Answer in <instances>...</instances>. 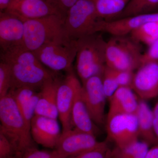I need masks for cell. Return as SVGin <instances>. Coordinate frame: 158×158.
I'll return each mask as SVG.
<instances>
[{
	"instance_id": "cell-1",
	"label": "cell",
	"mask_w": 158,
	"mask_h": 158,
	"mask_svg": "<svg viewBox=\"0 0 158 158\" xmlns=\"http://www.w3.org/2000/svg\"><path fill=\"white\" fill-rule=\"evenodd\" d=\"M1 60L8 63L11 68L10 90L23 87L36 90L54 76L44 68L34 52L23 48L1 52Z\"/></svg>"
},
{
	"instance_id": "cell-2",
	"label": "cell",
	"mask_w": 158,
	"mask_h": 158,
	"mask_svg": "<svg viewBox=\"0 0 158 158\" xmlns=\"http://www.w3.org/2000/svg\"><path fill=\"white\" fill-rule=\"evenodd\" d=\"M0 133L11 143L15 156L22 158L35 147L31 127L27 124L12 95L9 93L0 98Z\"/></svg>"
},
{
	"instance_id": "cell-3",
	"label": "cell",
	"mask_w": 158,
	"mask_h": 158,
	"mask_svg": "<svg viewBox=\"0 0 158 158\" xmlns=\"http://www.w3.org/2000/svg\"><path fill=\"white\" fill-rule=\"evenodd\" d=\"M77 40L76 69L82 83L92 77H102L106 65L107 41L101 34L97 33Z\"/></svg>"
},
{
	"instance_id": "cell-4",
	"label": "cell",
	"mask_w": 158,
	"mask_h": 158,
	"mask_svg": "<svg viewBox=\"0 0 158 158\" xmlns=\"http://www.w3.org/2000/svg\"><path fill=\"white\" fill-rule=\"evenodd\" d=\"M141 44L130 35L113 36L106 42V65L117 70L134 71L142 65Z\"/></svg>"
},
{
	"instance_id": "cell-5",
	"label": "cell",
	"mask_w": 158,
	"mask_h": 158,
	"mask_svg": "<svg viewBox=\"0 0 158 158\" xmlns=\"http://www.w3.org/2000/svg\"><path fill=\"white\" fill-rule=\"evenodd\" d=\"M101 19L93 0H78L69 9L64 23L65 37L71 40L99 32Z\"/></svg>"
},
{
	"instance_id": "cell-6",
	"label": "cell",
	"mask_w": 158,
	"mask_h": 158,
	"mask_svg": "<svg viewBox=\"0 0 158 158\" xmlns=\"http://www.w3.org/2000/svg\"><path fill=\"white\" fill-rule=\"evenodd\" d=\"M65 16L53 15L24 21V48L34 52L47 44L66 37L63 30Z\"/></svg>"
},
{
	"instance_id": "cell-7",
	"label": "cell",
	"mask_w": 158,
	"mask_h": 158,
	"mask_svg": "<svg viewBox=\"0 0 158 158\" xmlns=\"http://www.w3.org/2000/svg\"><path fill=\"white\" fill-rule=\"evenodd\" d=\"M77 51V40L64 37L47 44L34 52L43 65L52 70L68 71L72 69Z\"/></svg>"
},
{
	"instance_id": "cell-8",
	"label": "cell",
	"mask_w": 158,
	"mask_h": 158,
	"mask_svg": "<svg viewBox=\"0 0 158 158\" xmlns=\"http://www.w3.org/2000/svg\"><path fill=\"white\" fill-rule=\"evenodd\" d=\"M106 122L108 138L118 149L138 141L139 134L136 114H116L107 117Z\"/></svg>"
},
{
	"instance_id": "cell-9",
	"label": "cell",
	"mask_w": 158,
	"mask_h": 158,
	"mask_svg": "<svg viewBox=\"0 0 158 158\" xmlns=\"http://www.w3.org/2000/svg\"><path fill=\"white\" fill-rule=\"evenodd\" d=\"M82 87L72 69L68 71L65 78L59 85L57 105L59 117L62 123V133L73 128L72 111L77 94Z\"/></svg>"
},
{
	"instance_id": "cell-10",
	"label": "cell",
	"mask_w": 158,
	"mask_h": 158,
	"mask_svg": "<svg viewBox=\"0 0 158 158\" xmlns=\"http://www.w3.org/2000/svg\"><path fill=\"white\" fill-rule=\"evenodd\" d=\"M82 95L89 114L94 123L102 125L106 122V101L102 77H91L83 83Z\"/></svg>"
},
{
	"instance_id": "cell-11",
	"label": "cell",
	"mask_w": 158,
	"mask_h": 158,
	"mask_svg": "<svg viewBox=\"0 0 158 158\" xmlns=\"http://www.w3.org/2000/svg\"><path fill=\"white\" fill-rule=\"evenodd\" d=\"M5 11L17 16L23 21L53 15L65 16L48 0H11Z\"/></svg>"
},
{
	"instance_id": "cell-12",
	"label": "cell",
	"mask_w": 158,
	"mask_h": 158,
	"mask_svg": "<svg viewBox=\"0 0 158 158\" xmlns=\"http://www.w3.org/2000/svg\"><path fill=\"white\" fill-rule=\"evenodd\" d=\"M103 142L95 135L75 128L62 133L56 149L66 158L74 156L100 146Z\"/></svg>"
},
{
	"instance_id": "cell-13",
	"label": "cell",
	"mask_w": 158,
	"mask_h": 158,
	"mask_svg": "<svg viewBox=\"0 0 158 158\" xmlns=\"http://www.w3.org/2000/svg\"><path fill=\"white\" fill-rule=\"evenodd\" d=\"M132 89L139 99L146 101L158 96V62L143 63L134 74Z\"/></svg>"
},
{
	"instance_id": "cell-14",
	"label": "cell",
	"mask_w": 158,
	"mask_h": 158,
	"mask_svg": "<svg viewBox=\"0 0 158 158\" xmlns=\"http://www.w3.org/2000/svg\"><path fill=\"white\" fill-rule=\"evenodd\" d=\"M24 23L19 18L7 12L0 14L1 52L24 48Z\"/></svg>"
},
{
	"instance_id": "cell-15",
	"label": "cell",
	"mask_w": 158,
	"mask_h": 158,
	"mask_svg": "<svg viewBox=\"0 0 158 158\" xmlns=\"http://www.w3.org/2000/svg\"><path fill=\"white\" fill-rule=\"evenodd\" d=\"M31 131L34 141L48 148L56 147L62 134L57 119L36 115L31 120Z\"/></svg>"
},
{
	"instance_id": "cell-16",
	"label": "cell",
	"mask_w": 158,
	"mask_h": 158,
	"mask_svg": "<svg viewBox=\"0 0 158 158\" xmlns=\"http://www.w3.org/2000/svg\"><path fill=\"white\" fill-rule=\"evenodd\" d=\"M158 22V12L138 15L118 19L106 21L102 20L99 32H104L112 36L129 35L133 31L145 24Z\"/></svg>"
},
{
	"instance_id": "cell-17",
	"label": "cell",
	"mask_w": 158,
	"mask_h": 158,
	"mask_svg": "<svg viewBox=\"0 0 158 158\" xmlns=\"http://www.w3.org/2000/svg\"><path fill=\"white\" fill-rule=\"evenodd\" d=\"M61 81L54 76L50 78L40 88L35 115L57 119L59 117L57 105V91Z\"/></svg>"
},
{
	"instance_id": "cell-18",
	"label": "cell",
	"mask_w": 158,
	"mask_h": 158,
	"mask_svg": "<svg viewBox=\"0 0 158 158\" xmlns=\"http://www.w3.org/2000/svg\"><path fill=\"white\" fill-rule=\"evenodd\" d=\"M138 98L131 88L119 87L109 100L110 106L107 117L118 114H136Z\"/></svg>"
},
{
	"instance_id": "cell-19",
	"label": "cell",
	"mask_w": 158,
	"mask_h": 158,
	"mask_svg": "<svg viewBox=\"0 0 158 158\" xmlns=\"http://www.w3.org/2000/svg\"><path fill=\"white\" fill-rule=\"evenodd\" d=\"M82 87L77 93L74 101L72 111L73 126L79 131L95 135L94 122L82 97Z\"/></svg>"
},
{
	"instance_id": "cell-20",
	"label": "cell",
	"mask_w": 158,
	"mask_h": 158,
	"mask_svg": "<svg viewBox=\"0 0 158 158\" xmlns=\"http://www.w3.org/2000/svg\"><path fill=\"white\" fill-rule=\"evenodd\" d=\"M139 137L149 144H158L154 131L152 110L145 101L139 99L137 113Z\"/></svg>"
},
{
	"instance_id": "cell-21",
	"label": "cell",
	"mask_w": 158,
	"mask_h": 158,
	"mask_svg": "<svg viewBox=\"0 0 158 158\" xmlns=\"http://www.w3.org/2000/svg\"><path fill=\"white\" fill-rule=\"evenodd\" d=\"M98 17L109 21L115 19L124 10L130 0H93Z\"/></svg>"
},
{
	"instance_id": "cell-22",
	"label": "cell",
	"mask_w": 158,
	"mask_h": 158,
	"mask_svg": "<svg viewBox=\"0 0 158 158\" xmlns=\"http://www.w3.org/2000/svg\"><path fill=\"white\" fill-rule=\"evenodd\" d=\"M158 0H130L124 10L115 19L157 12ZM114 20V19H113Z\"/></svg>"
},
{
	"instance_id": "cell-23",
	"label": "cell",
	"mask_w": 158,
	"mask_h": 158,
	"mask_svg": "<svg viewBox=\"0 0 158 158\" xmlns=\"http://www.w3.org/2000/svg\"><path fill=\"white\" fill-rule=\"evenodd\" d=\"M150 144L144 141H137L123 149L116 148L111 154L115 158H145Z\"/></svg>"
},
{
	"instance_id": "cell-24",
	"label": "cell",
	"mask_w": 158,
	"mask_h": 158,
	"mask_svg": "<svg viewBox=\"0 0 158 158\" xmlns=\"http://www.w3.org/2000/svg\"><path fill=\"white\" fill-rule=\"evenodd\" d=\"M130 35L138 42L149 46L158 38V22L145 24L133 31Z\"/></svg>"
},
{
	"instance_id": "cell-25",
	"label": "cell",
	"mask_w": 158,
	"mask_h": 158,
	"mask_svg": "<svg viewBox=\"0 0 158 158\" xmlns=\"http://www.w3.org/2000/svg\"><path fill=\"white\" fill-rule=\"evenodd\" d=\"M103 88L108 100L119 88L112 69L106 65L102 77Z\"/></svg>"
},
{
	"instance_id": "cell-26",
	"label": "cell",
	"mask_w": 158,
	"mask_h": 158,
	"mask_svg": "<svg viewBox=\"0 0 158 158\" xmlns=\"http://www.w3.org/2000/svg\"><path fill=\"white\" fill-rule=\"evenodd\" d=\"M11 74L10 65L3 61L0 63V98L9 93L11 88Z\"/></svg>"
},
{
	"instance_id": "cell-27",
	"label": "cell",
	"mask_w": 158,
	"mask_h": 158,
	"mask_svg": "<svg viewBox=\"0 0 158 158\" xmlns=\"http://www.w3.org/2000/svg\"><path fill=\"white\" fill-rule=\"evenodd\" d=\"M39 98V93H37L28 101L19 108L24 119L30 127L31 120L35 115V110Z\"/></svg>"
},
{
	"instance_id": "cell-28",
	"label": "cell",
	"mask_w": 158,
	"mask_h": 158,
	"mask_svg": "<svg viewBox=\"0 0 158 158\" xmlns=\"http://www.w3.org/2000/svg\"><path fill=\"white\" fill-rule=\"evenodd\" d=\"M21 158H66L61 155L55 149L52 152H47L33 148L26 152Z\"/></svg>"
},
{
	"instance_id": "cell-29",
	"label": "cell",
	"mask_w": 158,
	"mask_h": 158,
	"mask_svg": "<svg viewBox=\"0 0 158 158\" xmlns=\"http://www.w3.org/2000/svg\"><path fill=\"white\" fill-rule=\"evenodd\" d=\"M108 150L106 143L103 141L100 146L94 149L69 158H106L107 156Z\"/></svg>"
},
{
	"instance_id": "cell-30",
	"label": "cell",
	"mask_w": 158,
	"mask_h": 158,
	"mask_svg": "<svg viewBox=\"0 0 158 158\" xmlns=\"http://www.w3.org/2000/svg\"><path fill=\"white\" fill-rule=\"evenodd\" d=\"M112 69L119 87H125L131 88L135 74L134 71Z\"/></svg>"
},
{
	"instance_id": "cell-31",
	"label": "cell",
	"mask_w": 158,
	"mask_h": 158,
	"mask_svg": "<svg viewBox=\"0 0 158 158\" xmlns=\"http://www.w3.org/2000/svg\"><path fill=\"white\" fill-rule=\"evenodd\" d=\"M15 156L14 149L9 140L0 133V158H10Z\"/></svg>"
},
{
	"instance_id": "cell-32",
	"label": "cell",
	"mask_w": 158,
	"mask_h": 158,
	"mask_svg": "<svg viewBox=\"0 0 158 158\" xmlns=\"http://www.w3.org/2000/svg\"><path fill=\"white\" fill-rule=\"evenodd\" d=\"M149 62H158V38L148 46V49L143 54L142 64Z\"/></svg>"
},
{
	"instance_id": "cell-33",
	"label": "cell",
	"mask_w": 158,
	"mask_h": 158,
	"mask_svg": "<svg viewBox=\"0 0 158 158\" xmlns=\"http://www.w3.org/2000/svg\"><path fill=\"white\" fill-rule=\"evenodd\" d=\"M78 0H51L52 2L65 15Z\"/></svg>"
},
{
	"instance_id": "cell-34",
	"label": "cell",
	"mask_w": 158,
	"mask_h": 158,
	"mask_svg": "<svg viewBox=\"0 0 158 158\" xmlns=\"http://www.w3.org/2000/svg\"><path fill=\"white\" fill-rule=\"evenodd\" d=\"M154 131L158 144V101L152 110Z\"/></svg>"
},
{
	"instance_id": "cell-35",
	"label": "cell",
	"mask_w": 158,
	"mask_h": 158,
	"mask_svg": "<svg viewBox=\"0 0 158 158\" xmlns=\"http://www.w3.org/2000/svg\"><path fill=\"white\" fill-rule=\"evenodd\" d=\"M145 158H158V144L148 150Z\"/></svg>"
},
{
	"instance_id": "cell-36",
	"label": "cell",
	"mask_w": 158,
	"mask_h": 158,
	"mask_svg": "<svg viewBox=\"0 0 158 158\" xmlns=\"http://www.w3.org/2000/svg\"><path fill=\"white\" fill-rule=\"evenodd\" d=\"M10 1L11 0H0V9L1 11L7 9Z\"/></svg>"
},
{
	"instance_id": "cell-37",
	"label": "cell",
	"mask_w": 158,
	"mask_h": 158,
	"mask_svg": "<svg viewBox=\"0 0 158 158\" xmlns=\"http://www.w3.org/2000/svg\"><path fill=\"white\" fill-rule=\"evenodd\" d=\"M10 158H21L19 157L16 156H14Z\"/></svg>"
},
{
	"instance_id": "cell-38",
	"label": "cell",
	"mask_w": 158,
	"mask_h": 158,
	"mask_svg": "<svg viewBox=\"0 0 158 158\" xmlns=\"http://www.w3.org/2000/svg\"><path fill=\"white\" fill-rule=\"evenodd\" d=\"M48 1H49V2H51V0H48Z\"/></svg>"
}]
</instances>
